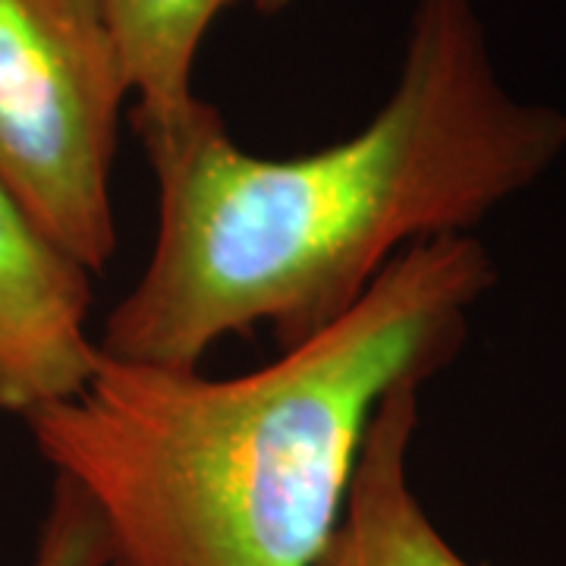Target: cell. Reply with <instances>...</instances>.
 Listing matches in <instances>:
<instances>
[{"label": "cell", "instance_id": "obj_1", "mask_svg": "<svg viewBox=\"0 0 566 566\" xmlns=\"http://www.w3.org/2000/svg\"><path fill=\"white\" fill-rule=\"evenodd\" d=\"M133 126L158 230L98 349L164 368H199L255 324L281 349L305 344L406 245L472 233L566 151L564 111L504 88L475 0H416L397 88L363 133L322 151L249 155L199 98Z\"/></svg>", "mask_w": 566, "mask_h": 566}, {"label": "cell", "instance_id": "obj_2", "mask_svg": "<svg viewBox=\"0 0 566 566\" xmlns=\"http://www.w3.org/2000/svg\"><path fill=\"white\" fill-rule=\"evenodd\" d=\"M497 283L475 233L406 245L344 318L233 378L104 356L22 416L95 506L107 566H315L387 394L463 353Z\"/></svg>", "mask_w": 566, "mask_h": 566}, {"label": "cell", "instance_id": "obj_3", "mask_svg": "<svg viewBox=\"0 0 566 566\" xmlns=\"http://www.w3.org/2000/svg\"><path fill=\"white\" fill-rule=\"evenodd\" d=\"M129 95L104 0H0V182L88 274L117 252L111 177Z\"/></svg>", "mask_w": 566, "mask_h": 566}, {"label": "cell", "instance_id": "obj_4", "mask_svg": "<svg viewBox=\"0 0 566 566\" xmlns=\"http://www.w3.org/2000/svg\"><path fill=\"white\" fill-rule=\"evenodd\" d=\"M92 277L0 182V412L29 416L80 390L102 359Z\"/></svg>", "mask_w": 566, "mask_h": 566}, {"label": "cell", "instance_id": "obj_5", "mask_svg": "<svg viewBox=\"0 0 566 566\" xmlns=\"http://www.w3.org/2000/svg\"><path fill=\"white\" fill-rule=\"evenodd\" d=\"M422 387L403 381L375 409L340 523L315 566H472L431 523L409 485Z\"/></svg>", "mask_w": 566, "mask_h": 566}, {"label": "cell", "instance_id": "obj_6", "mask_svg": "<svg viewBox=\"0 0 566 566\" xmlns=\"http://www.w3.org/2000/svg\"><path fill=\"white\" fill-rule=\"evenodd\" d=\"M237 0H104L133 88V120H164L196 102L192 70L208 29Z\"/></svg>", "mask_w": 566, "mask_h": 566}, {"label": "cell", "instance_id": "obj_7", "mask_svg": "<svg viewBox=\"0 0 566 566\" xmlns=\"http://www.w3.org/2000/svg\"><path fill=\"white\" fill-rule=\"evenodd\" d=\"M29 566H107L102 520L70 479L54 475Z\"/></svg>", "mask_w": 566, "mask_h": 566}, {"label": "cell", "instance_id": "obj_8", "mask_svg": "<svg viewBox=\"0 0 566 566\" xmlns=\"http://www.w3.org/2000/svg\"><path fill=\"white\" fill-rule=\"evenodd\" d=\"M286 3H290V0H255V10L264 13V17H274V13H281Z\"/></svg>", "mask_w": 566, "mask_h": 566}]
</instances>
